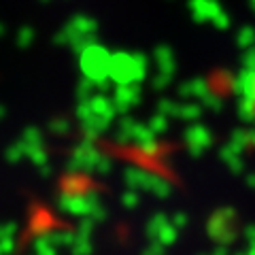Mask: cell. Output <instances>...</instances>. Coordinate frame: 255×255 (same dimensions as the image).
Wrapping results in <instances>:
<instances>
[{
    "label": "cell",
    "instance_id": "obj_1",
    "mask_svg": "<svg viewBox=\"0 0 255 255\" xmlns=\"http://www.w3.org/2000/svg\"><path fill=\"white\" fill-rule=\"evenodd\" d=\"M251 109L255 113V75H253V81H251Z\"/></svg>",
    "mask_w": 255,
    "mask_h": 255
}]
</instances>
